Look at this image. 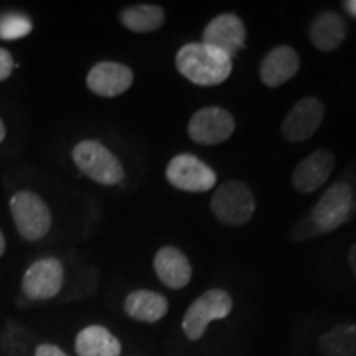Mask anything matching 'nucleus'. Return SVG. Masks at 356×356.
<instances>
[{
	"label": "nucleus",
	"mask_w": 356,
	"mask_h": 356,
	"mask_svg": "<svg viewBox=\"0 0 356 356\" xmlns=\"http://www.w3.org/2000/svg\"><path fill=\"white\" fill-rule=\"evenodd\" d=\"M348 25L340 13L325 10L315 17L310 24L309 38L315 48L323 53L335 51L346 40Z\"/></svg>",
	"instance_id": "dca6fc26"
},
{
	"label": "nucleus",
	"mask_w": 356,
	"mask_h": 356,
	"mask_svg": "<svg viewBox=\"0 0 356 356\" xmlns=\"http://www.w3.org/2000/svg\"><path fill=\"white\" fill-rule=\"evenodd\" d=\"M202 43L218 48L233 60L246 43V26L234 13H221L204 26Z\"/></svg>",
	"instance_id": "9b49d317"
},
{
	"label": "nucleus",
	"mask_w": 356,
	"mask_h": 356,
	"mask_svg": "<svg viewBox=\"0 0 356 356\" xmlns=\"http://www.w3.org/2000/svg\"><path fill=\"white\" fill-rule=\"evenodd\" d=\"M73 160L84 175L101 185H118L124 178L122 163L97 140H81L74 145Z\"/></svg>",
	"instance_id": "20e7f679"
},
{
	"label": "nucleus",
	"mask_w": 356,
	"mask_h": 356,
	"mask_svg": "<svg viewBox=\"0 0 356 356\" xmlns=\"http://www.w3.org/2000/svg\"><path fill=\"white\" fill-rule=\"evenodd\" d=\"M124 310L134 320L155 323L167 315L168 300L159 292L136 291L127 296L124 302Z\"/></svg>",
	"instance_id": "a211bd4d"
},
{
	"label": "nucleus",
	"mask_w": 356,
	"mask_h": 356,
	"mask_svg": "<svg viewBox=\"0 0 356 356\" xmlns=\"http://www.w3.org/2000/svg\"><path fill=\"white\" fill-rule=\"evenodd\" d=\"M323 115V102L318 97H304L284 118L280 132L289 142H305L322 126Z\"/></svg>",
	"instance_id": "9d476101"
},
{
	"label": "nucleus",
	"mask_w": 356,
	"mask_h": 356,
	"mask_svg": "<svg viewBox=\"0 0 356 356\" xmlns=\"http://www.w3.org/2000/svg\"><path fill=\"white\" fill-rule=\"evenodd\" d=\"M348 264L351 267V270H353V275L356 279V243L350 248V251H348Z\"/></svg>",
	"instance_id": "393cba45"
},
{
	"label": "nucleus",
	"mask_w": 356,
	"mask_h": 356,
	"mask_svg": "<svg viewBox=\"0 0 356 356\" xmlns=\"http://www.w3.org/2000/svg\"><path fill=\"white\" fill-rule=\"evenodd\" d=\"M231 310H233V299L228 292L222 289H211L204 292L185 312L181 322L185 337L191 341L200 340L213 320L226 318Z\"/></svg>",
	"instance_id": "39448f33"
},
{
	"label": "nucleus",
	"mask_w": 356,
	"mask_h": 356,
	"mask_svg": "<svg viewBox=\"0 0 356 356\" xmlns=\"http://www.w3.org/2000/svg\"><path fill=\"white\" fill-rule=\"evenodd\" d=\"M6 139V126H3V122L0 121V142Z\"/></svg>",
	"instance_id": "cd10ccee"
},
{
	"label": "nucleus",
	"mask_w": 356,
	"mask_h": 356,
	"mask_svg": "<svg viewBox=\"0 0 356 356\" xmlns=\"http://www.w3.org/2000/svg\"><path fill=\"white\" fill-rule=\"evenodd\" d=\"M13 70V56L3 48H0V81L7 79Z\"/></svg>",
	"instance_id": "5701e85b"
},
{
	"label": "nucleus",
	"mask_w": 356,
	"mask_h": 356,
	"mask_svg": "<svg viewBox=\"0 0 356 356\" xmlns=\"http://www.w3.org/2000/svg\"><path fill=\"white\" fill-rule=\"evenodd\" d=\"M318 348L325 356H356V325H337L320 337Z\"/></svg>",
	"instance_id": "aec40b11"
},
{
	"label": "nucleus",
	"mask_w": 356,
	"mask_h": 356,
	"mask_svg": "<svg viewBox=\"0 0 356 356\" xmlns=\"http://www.w3.org/2000/svg\"><path fill=\"white\" fill-rule=\"evenodd\" d=\"M154 269L160 282L168 289H184L191 280V264L175 246H163L154 257Z\"/></svg>",
	"instance_id": "2eb2a0df"
},
{
	"label": "nucleus",
	"mask_w": 356,
	"mask_h": 356,
	"mask_svg": "<svg viewBox=\"0 0 356 356\" xmlns=\"http://www.w3.org/2000/svg\"><path fill=\"white\" fill-rule=\"evenodd\" d=\"M335 168V155L327 149H318L302 159L292 172V185L300 193H314L327 184Z\"/></svg>",
	"instance_id": "f8f14e48"
},
{
	"label": "nucleus",
	"mask_w": 356,
	"mask_h": 356,
	"mask_svg": "<svg viewBox=\"0 0 356 356\" xmlns=\"http://www.w3.org/2000/svg\"><path fill=\"white\" fill-rule=\"evenodd\" d=\"M300 68V56L289 44H279L262 58L259 78L267 88H279L292 79Z\"/></svg>",
	"instance_id": "4468645a"
},
{
	"label": "nucleus",
	"mask_w": 356,
	"mask_h": 356,
	"mask_svg": "<svg viewBox=\"0 0 356 356\" xmlns=\"http://www.w3.org/2000/svg\"><path fill=\"white\" fill-rule=\"evenodd\" d=\"M165 177L172 186L188 193H204L216 184V172L191 154L175 155L168 162Z\"/></svg>",
	"instance_id": "0eeeda50"
},
{
	"label": "nucleus",
	"mask_w": 356,
	"mask_h": 356,
	"mask_svg": "<svg viewBox=\"0 0 356 356\" xmlns=\"http://www.w3.org/2000/svg\"><path fill=\"white\" fill-rule=\"evenodd\" d=\"M35 356H68L63 350H60L55 345H40L37 350H35Z\"/></svg>",
	"instance_id": "b1692460"
},
{
	"label": "nucleus",
	"mask_w": 356,
	"mask_h": 356,
	"mask_svg": "<svg viewBox=\"0 0 356 356\" xmlns=\"http://www.w3.org/2000/svg\"><path fill=\"white\" fill-rule=\"evenodd\" d=\"M356 210L355 191L350 184L340 180L322 195L312 210L309 220L320 233H330L348 222Z\"/></svg>",
	"instance_id": "f03ea898"
},
{
	"label": "nucleus",
	"mask_w": 356,
	"mask_h": 356,
	"mask_svg": "<svg viewBox=\"0 0 356 356\" xmlns=\"http://www.w3.org/2000/svg\"><path fill=\"white\" fill-rule=\"evenodd\" d=\"M318 231L315 229V226L312 225V221L309 220V216L305 220H302L300 222H297L296 228H292V236L297 239V241H302V239L312 238V236H317Z\"/></svg>",
	"instance_id": "4be33fe9"
},
{
	"label": "nucleus",
	"mask_w": 356,
	"mask_h": 356,
	"mask_svg": "<svg viewBox=\"0 0 356 356\" xmlns=\"http://www.w3.org/2000/svg\"><path fill=\"white\" fill-rule=\"evenodd\" d=\"M78 356H121V341L101 325H89L74 341Z\"/></svg>",
	"instance_id": "f3484780"
},
{
	"label": "nucleus",
	"mask_w": 356,
	"mask_h": 356,
	"mask_svg": "<svg viewBox=\"0 0 356 356\" xmlns=\"http://www.w3.org/2000/svg\"><path fill=\"white\" fill-rule=\"evenodd\" d=\"M32 32V22L22 13H3L0 15V38L19 40Z\"/></svg>",
	"instance_id": "412c9836"
},
{
	"label": "nucleus",
	"mask_w": 356,
	"mask_h": 356,
	"mask_svg": "<svg viewBox=\"0 0 356 356\" xmlns=\"http://www.w3.org/2000/svg\"><path fill=\"white\" fill-rule=\"evenodd\" d=\"M10 213L17 229L26 241H38L51 228V213L33 191H19L10 200Z\"/></svg>",
	"instance_id": "423d86ee"
},
{
	"label": "nucleus",
	"mask_w": 356,
	"mask_h": 356,
	"mask_svg": "<svg viewBox=\"0 0 356 356\" xmlns=\"http://www.w3.org/2000/svg\"><path fill=\"white\" fill-rule=\"evenodd\" d=\"M343 8L350 17H353L356 20V0H346V2H343Z\"/></svg>",
	"instance_id": "a878e982"
},
{
	"label": "nucleus",
	"mask_w": 356,
	"mask_h": 356,
	"mask_svg": "<svg viewBox=\"0 0 356 356\" xmlns=\"http://www.w3.org/2000/svg\"><path fill=\"white\" fill-rule=\"evenodd\" d=\"M210 208L222 225L244 226L254 215L256 197L241 180H228L213 193Z\"/></svg>",
	"instance_id": "7ed1b4c3"
},
{
	"label": "nucleus",
	"mask_w": 356,
	"mask_h": 356,
	"mask_svg": "<svg viewBox=\"0 0 356 356\" xmlns=\"http://www.w3.org/2000/svg\"><path fill=\"white\" fill-rule=\"evenodd\" d=\"M134 73L129 66L115 61H101L89 70L86 84L101 97L121 96L132 86Z\"/></svg>",
	"instance_id": "ddd939ff"
},
{
	"label": "nucleus",
	"mask_w": 356,
	"mask_h": 356,
	"mask_svg": "<svg viewBox=\"0 0 356 356\" xmlns=\"http://www.w3.org/2000/svg\"><path fill=\"white\" fill-rule=\"evenodd\" d=\"M181 76L197 86H216L225 83L233 71V60L218 48L204 43H186L175 56Z\"/></svg>",
	"instance_id": "f257e3e1"
},
{
	"label": "nucleus",
	"mask_w": 356,
	"mask_h": 356,
	"mask_svg": "<svg viewBox=\"0 0 356 356\" xmlns=\"http://www.w3.org/2000/svg\"><path fill=\"white\" fill-rule=\"evenodd\" d=\"M65 269L55 257H44L33 262L26 269L22 280V287L26 297L33 300H48L58 296L63 287Z\"/></svg>",
	"instance_id": "1a4fd4ad"
},
{
	"label": "nucleus",
	"mask_w": 356,
	"mask_h": 356,
	"mask_svg": "<svg viewBox=\"0 0 356 356\" xmlns=\"http://www.w3.org/2000/svg\"><path fill=\"white\" fill-rule=\"evenodd\" d=\"M236 121L229 111L210 106L191 115L186 126L190 139L200 145L222 144L234 134Z\"/></svg>",
	"instance_id": "6e6552de"
},
{
	"label": "nucleus",
	"mask_w": 356,
	"mask_h": 356,
	"mask_svg": "<svg viewBox=\"0 0 356 356\" xmlns=\"http://www.w3.org/2000/svg\"><path fill=\"white\" fill-rule=\"evenodd\" d=\"M3 251H6V238H3L2 231H0V256L3 254Z\"/></svg>",
	"instance_id": "bb28decb"
},
{
	"label": "nucleus",
	"mask_w": 356,
	"mask_h": 356,
	"mask_svg": "<svg viewBox=\"0 0 356 356\" xmlns=\"http://www.w3.org/2000/svg\"><path fill=\"white\" fill-rule=\"evenodd\" d=\"M121 22L134 33H150L165 24V12L160 6L140 3V6L124 8L121 12Z\"/></svg>",
	"instance_id": "6ab92c4d"
}]
</instances>
